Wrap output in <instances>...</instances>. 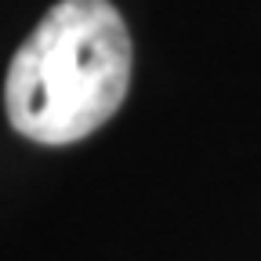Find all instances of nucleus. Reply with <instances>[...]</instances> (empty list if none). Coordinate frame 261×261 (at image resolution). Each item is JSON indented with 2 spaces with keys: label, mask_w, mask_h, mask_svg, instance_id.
<instances>
[{
  "label": "nucleus",
  "mask_w": 261,
  "mask_h": 261,
  "mask_svg": "<svg viewBox=\"0 0 261 261\" xmlns=\"http://www.w3.org/2000/svg\"><path fill=\"white\" fill-rule=\"evenodd\" d=\"M135 47L109 0H62L15 51L4 106L18 135L73 145L123 106Z\"/></svg>",
  "instance_id": "1"
}]
</instances>
